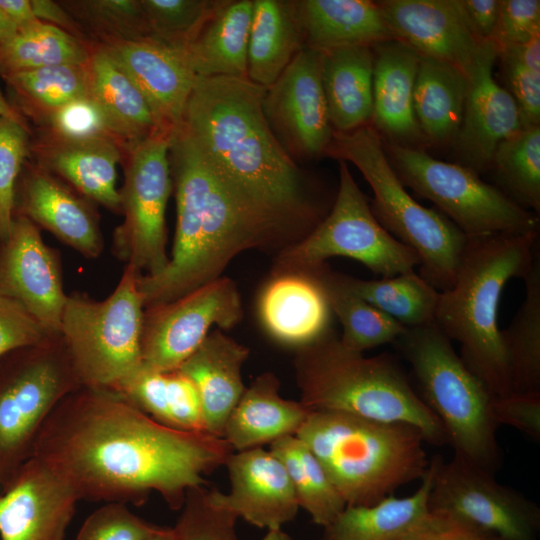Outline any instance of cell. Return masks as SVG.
Segmentation results:
<instances>
[{
    "mask_svg": "<svg viewBox=\"0 0 540 540\" xmlns=\"http://www.w3.org/2000/svg\"><path fill=\"white\" fill-rule=\"evenodd\" d=\"M233 452L222 437L170 428L114 390L82 386L50 413L32 457L80 500L141 506L156 492L178 511L187 491L206 485Z\"/></svg>",
    "mask_w": 540,
    "mask_h": 540,
    "instance_id": "1",
    "label": "cell"
},
{
    "mask_svg": "<svg viewBox=\"0 0 540 540\" xmlns=\"http://www.w3.org/2000/svg\"><path fill=\"white\" fill-rule=\"evenodd\" d=\"M169 161L176 199V230L166 268L140 276L144 307L165 304L221 277L249 249H282L316 226L268 207L222 175L177 128Z\"/></svg>",
    "mask_w": 540,
    "mask_h": 540,
    "instance_id": "2",
    "label": "cell"
},
{
    "mask_svg": "<svg viewBox=\"0 0 540 540\" xmlns=\"http://www.w3.org/2000/svg\"><path fill=\"white\" fill-rule=\"evenodd\" d=\"M265 91L247 77H198L178 128L247 195L317 225L324 217L265 117Z\"/></svg>",
    "mask_w": 540,
    "mask_h": 540,
    "instance_id": "3",
    "label": "cell"
},
{
    "mask_svg": "<svg viewBox=\"0 0 540 540\" xmlns=\"http://www.w3.org/2000/svg\"><path fill=\"white\" fill-rule=\"evenodd\" d=\"M539 233L468 238L453 285L439 292L434 323L460 345V358L494 396L511 392L498 310L512 278H524Z\"/></svg>",
    "mask_w": 540,
    "mask_h": 540,
    "instance_id": "4",
    "label": "cell"
},
{
    "mask_svg": "<svg viewBox=\"0 0 540 540\" xmlns=\"http://www.w3.org/2000/svg\"><path fill=\"white\" fill-rule=\"evenodd\" d=\"M294 371L299 401L311 411L403 422L420 429L429 444L446 443L440 421L388 354L365 357L331 330L296 349Z\"/></svg>",
    "mask_w": 540,
    "mask_h": 540,
    "instance_id": "5",
    "label": "cell"
},
{
    "mask_svg": "<svg viewBox=\"0 0 540 540\" xmlns=\"http://www.w3.org/2000/svg\"><path fill=\"white\" fill-rule=\"evenodd\" d=\"M324 467L346 506H369L422 479L430 460L417 427L311 411L296 434Z\"/></svg>",
    "mask_w": 540,
    "mask_h": 540,
    "instance_id": "6",
    "label": "cell"
},
{
    "mask_svg": "<svg viewBox=\"0 0 540 540\" xmlns=\"http://www.w3.org/2000/svg\"><path fill=\"white\" fill-rule=\"evenodd\" d=\"M409 362L419 396L440 421L454 455L493 475L502 463L493 394L435 325L406 328L394 342Z\"/></svg>",
    "mask_w": 540,
    "mask_h": 540,
    "instance_id": "7",
    "label": "cell"
},
{
    "mask_svg": "<svg viewBox=\"0 0 540 540\" xmlns=\"http://www.w3.org/2000/svg\"><path fill=\"white\" fill-rule=\"evenodd\" d=\"M353 164L373 191L370 205L377 221L395 239L413 249L420 260V276L441 291L450 288L458 273L468 237L445 215L419 204L393 170L383 139L368 124L335 132L326 152Z\"/></svg>",
    "mask_w": 540,
    "mask_h": 540,
    "instance_id": "8",
    "label": "cell"
},
{
    "mask_svg": "<svg viewBox=\"0 0 540 540\" xmlns=\"http://www.w3.org/2000/svg\"><path fill=\"white\" fill-rule=\"evenodd\" d=\"M140 276L125 266L116 288L101 301L68 295L60 336L81 386L116 390L142 368Z\"/></svg>",
    "mask_w": 540,
    "mask_h": 540,
    "instance_id": "9",
    "label": "cell"
},
{
    "mask_svg": "<svg viewBox=\"0 0 540 540\" xmlns=\"http://www.w3.org/2000/svg\"><path fill=\"white\" fill-rule=\"evenodd\" d=\"M80 387L60 335L0 357V494L32 457L50 413Z\"/></svg>",
    "mask_w": 540,
    "mask_h": 540,
    "instance_id": "10",
    "label": "cell"
},
{
    "mask_svg": "<svg viewBox=\"0 0 540 540\" xmlns=\"http://www.w3.org/2000/svg\"><path fill=\"white\" fill-rule=\"evenodd\" d=\"M383 144L400 182L433 202L468 238L539 233L538 214L515 203L469 167L438 160L418 146L385 140Z\"/></svg>",
    "mask_w": 540,
    "mask_h": 540,
    "instance_id": "11",
    "label": "cell"
},
{
    "mask_svg": "<svg viewBox=\"0 0 540 540\" xmlns=\"http://www.w3.org/2000/svg\"><path fill=\"white\" fill-rule=\"evenodd\" d=\"M336 256L354 259L382 278L414 271L420 264L416 252L377 221L344 161H339L330 212L304 238L279 251L273 272L309 271Z\"/></svg>",
    "mask_w": 540,
    "mask_h": 540,
    "instance_id": "12",
    "label": "cell"
},
{
    "mask_svg": "<svg viewBox=\"0 0 540 540\" xmlns=\"http://www.w3.org/2000/svg\"><path fill=\"white\" fill-rule=\"evenodd\" d=\"M171 134L157 131L130 146L120 192L124 220L113 234V253L141 276L160 274L166 252V208L172 191L169 161Z\"/></svg>",
    "mask_w": 540,
    "mask_h": 540,
    "instance_id": "13",
    "label": "cell"
},
{
    "mask_svg": "<svg viewBox=\"0 0 540 540\" xmlns=\"http://www.w3.org/2000/svg\"><path fill=\"white\" fill-rule=\"evenodd\" d=\"M428 508L449 512L481 533L501 540H536L540 509L494 475L456 456L430 461Z\"/></svg>",
    "mask_w": 540,
    "mask_h": 540,
    "instance_id": "14",
    "label": "cell"
},
{
    "mask_svg": "<svg viewBox=\"0 0 540 540\" xmlns=\"http://www.w3.org/2000/svg\"><path fill=\"white\" fill-rule=\"evenodd\" d=\"M236 283L219 277L180 298L145 308L141 335L144 368L177 370L216 325L228 330L241 320Z\"/></svg>",
    "mask_w": 540,
    "mask_h": 540,
    "instance_id": "15",
    "label": "cell"
},
{
    "mask_svg": "<svg viewBox=\"0 0 540 540\" xmlns=\"http://www.w3.org/2000/svg\"><path fill=\"white\" fill-rule=\"evenodd\" d=\"M322 52L304 47L263 97L265 117L286 151L326 155L334 130L321 80Z\"/></svg>",
    "mask_w": 540,
    "mask_h": 540,
    "instance_id": "16",
    "label": "cell"
},
{
    "mask_svg": "<svg viewBox=\"0 0 540 540\" xmlns=\"http://www.w3.org/2000/svg\"><path fill=\"white\" fill-rule=\"evenodd\" d=\"M0 295L19 303L49 333L60 335L68 295L59 252L42 239L40 228L14 214L0 245Z\"/></svg>",
    "mask_w": 540,
    "mask_h": 540,
    "instance_id": "17",
    "label": "cell"
},
{
    "mask_svg": "<svg viewBox=\"0 0 540 540\" xmlns=\"http://www.w3.org/2000/svg\"><path fill=\"white\" fill-rule=\"evenodd\" d=\"M498 50L483 42L467 74L461 125L454 140L460 164L481 173L491 170L498 145L523 128L516 102L494 77Z\"/></svg>",
    "mask_w": 540,
    "mask_h": 540,
    "instance_id": "18",
    "label": "cell"
},
{
    "mask_svg": "<svg viewBox=\"0 0 540 540\" xmlns=\"http://www.w3.org/2000/svg\"><path fill=\"white\" fill-rule=\"evenodd\" d=\"M78 501L63 478L31 457L0 494V540H64Z\"/></svg>",
    "mask_w": 540,
    "mask_h": 540,
    "instance_id": "19",
    "label": "cell"
},
{
    "mask_svg": "<svg viewBox=\"0 0 540 540\" xmlns=\"http://www.w3.org/2000/svg\"><path fill=\"white\" fill-rule=\"evenodd\" d=\"M230 491L211 488L212 498L249 524L277 530L293 521L299 504L287 472L270 450L233 452L225 463Z\"/></svg>",
    "mask_w": 540,
    "mask_h": 540,
    "instance_id": "20",
    "label": "cell"
},
{
    "mask_svg": "<svg viewBox=\"0 0 540 540\" xmlns=\"http://www.w3.org/2000/svg\"><path fill=\"white\" fill-rule=\"evenodd\" d=\"M101 46L144 96L157 130L173 134L198 76L184 54L153 39L114 41Z\"/></svg>",
    "mask_w": 540,
    "mask_h": 540,
    "instance_id": "21",
    "label": "cell"
},
{
    "mask_svg": "<svg viewBox=\"0 0 540 540\" xmlns=\"http://www.w3.org/2000/svg\"><path fill=\"white\" fill-rule=\"evenodd\" d=\"M377 3L396 40L419 56L451 64L467 76L482 43L473 35L459 0Z\"/></svg>",
    "mask_w": 540,
    "mask_h": 540,
    "instance_id": "22",
    "label": "cell"
},
{
    "mask_svg": "<svg viewBox=\"0 0 540 540\" xmlns=\"http://www.w3.org/2000/svg\"><path fill=\"white\" fill-rule=\"evenodd\" d=\"M14 214L87 258H97L104 247L96 213L88 201L35 162L26 161L16 185Z\"/></svg>",
    "mask_w": 540,
    "mask_h": 540,
    "instance_id": "23",
    "label": "cell"
},
{
    "mask_svg": "<svg viewBox=\"0 0 540 540\" xmlns=\"http://www.w3.org/2000/svg\"><path fill=\"white\" fill-rule=\"evenodd\" d=\"M331 309L312 271L273 272L258 299V315L269 336L295 349L331 331Z\"/></svg>",
    "mask_w": 540,
    "mask_h": 540,
    "instance_id": "24",
    "label": "cell"
},
{
    "mask_svg": "<svg viewBox=\"0 0 540 540\" xmlns=\"http://www.w3.org/2000/svg\"><path fill=\"white\" fill-rule=\"evenodd\" d=\"M31 154L37 165L63 179L81 196L121 212L116 166L123 148L114 139L65 141L40 133L31 141Z\"/></svg>",
    "mask_w": 540,
    "mask_h": 540,
    "instance_id": "25",
    "label": "cell"
},
{
    "mask_svg": "<svg viewBox=\"0 0 540 540\" xmlns=\"http://www.w3.org/2000/svg\"><path fill=\"white\" fill-rule=\"evenodd\" d=\"M373 49V113L370 125L385 139L416 146L424 141L414 112L420 56L396 39Z\"/></svg>",
    "mask_w": 540,
    "mask_h": 540,
    "instance_id": "26",
    "label": "cell"
},
{
    "mask_svg": "<svg viewBox=\"0 0 540 540\" xmlns=\"http://www.w3.org/2000/svg\"><path fill=\"white\" fill-rule=\"evenodd\" d=\"M249 353L248 347L217 329L178 368L196 388L206 432L223 438L229 414L246 388L242 367Z\"/></svg>",
    "mask_w": 540,
    "mask_h": 540,
    "instance_id": "27",
    "label": "cell"
},
{
    "mask_svg": "<svg viewBox=\"0 0 540 540\" xmlns=\"http://www.w3.org/2000/svg\"><path fill=\"white\" fill-rule=\"evenodd\" d=\"M310 413L300 401L283 398L278 377L264 372L245 388L229 414L223 438L234 451L260 448L296 435Z\"/></svg>",
    "mask_w": 540,
    "mask_h": 540,
    "instance_id": "28",
    "label": "cell"
},
{
    "mask_svg": "<svg viewBox=\"0 0 540 540\" xmlns=\"http://www.w3.org/2000/svg\"><path fill=\"white\" fill-rule=\"evenodd\" d=\"M306 48L319 52L395 39L377 1L295 0Z\"/></svg>",
    "mask_w": 540,
    "mask_h": 540,
    "instance_id": "29",
    "label": "cell"
},
{
    "mask_svg": "<svg viewBox=\"0 0 540 540\" xmlns=\"http://www.w3.org/2000/svg\"><path fill=\"white\" fill-rule=\"evenodd\" d=\"M253 0H219L183 54L198 77H247Z\"/></svg>",
    "mask_w": 540,
    "mask_h": 540,
    "instance_id": "30",
    "label": "cell"
},
{
    "mask_svg": "<svg viewBox=\"0 0 540 540\" xmlns=\"http://www.w3.org/2000/svg\"><path fill=\"white\" fill-rule=\"evenodd\" d=\"M86 71L88 94L102 110L123 153L158 131L142 93L101 46H92Z\"/></svg>",
    "mask_w": 540,
    "mask_h": 540,
    "instance_id": "31",
    "label": "cell"
},
{
    "mask_svg": "<svg viewBox=\"0 0 540 540\" xmlns=\"http://www.w3.org/2000/svg\"><path fill=\"white\" fill-rule=\"evenodd\" d=\"M321 80L335 132H348L371 123L372 47L350 46L322 52Z\"/></svg>",
    "mask_w": 540,
    "mask_h": 540,
    "instance_id": "32",
    "label": "cell"
},
{
    "mask_svg": "<svg viewBox=\"0 0 540 540\" xmlns=\"http://www.w3.org/2000/svg\"><path fill=\"white\" fill-rule=\"evenodd\" d=\"M305 47L295 0H253L247 78L270 87Z\"/></svg>",
    "mask_w": 540,
    "mask_h": 540,
    "instance_id": "33",
    "label": "cell"
},
{
    "mask_svg": "<svg viewBox=\"0 0 540 540\" xmlns=\"http://www.w3.org/2000/svg\"><path fill=\"white\" fill-rule=\"evenodd\" d=\"M466 74L459 68L421 57L414 87V112L424 141L454 142L467 95Z\"/></svg>",
    "mask_w": 540,
    "mask_h": 540,
    "instance_id": "34",
    "label": "cell"
},
{
    "mask_svg": "<svg viewBox=\"0 0 540 540\" xmlns=\"http://www.w3.org/2000/svg\"><path fill=\"white\" fill-rule=\"evenodd\" d=\"M114 391L165 426L182 431H205L196 388L178 369L158 371L142 366Z\"/></svg>",
    "mask_w": 540,
    "mask_h": 540,
    "instance_id": "35",
    "label": "cell"
},
{
    "mask_svg": "<svg viewBox=\"0 0 540 540\" xmlns=\"http://www.w3.org/2000/svg\"><path fill=\"white\" fill-rule=\"evenodd\" d=\"M430 465L416 492L406 497L388 496L369 506H346L319 540H396L428 509Z\"/></svg>",
    "mask_w": 540,
    "mask_h": 540,
    "instance_id": "36",
    "label": "cell"
},
{
    "mask_svg": "<svg viewBox=\"0 0 540 540\" xmlns=\"http://www.w3.org/2000/svg\"><path fill=\"white\" fill-rule=\"evenodd\" d=\"M319 281L331 312L342 325L341 344L363 353L374 347L394 343L405 327L357 295L345 282L343 274L332 271L326 263L309 270Z\"/></svg>",
    "mask_w": 540,
    "mask_h": 540,
    "instance_id": "37",
    "label": "cell"
},
{
    "mask_svg": "<svg viewBox=\"0 0 540 540\" xmlns=\"http://www.w3.org/2000/svg\"><path fill=\"white\" fill-rule=\"evenodd\" d=\"M525 297L502 331L511 392L540 393V250L523 278Z\"/></svg>",
    "mask_w": 540,
    "mask_h": 540,
    "instance_id": "38",
    "label": "cell"
},
{
    "mask_svg": "<svg viewBox=\"0 0 540 540\" xmlns=\"http://www.w3.org/2000/svg\"><path fill=\"white\" fill-rule=\"evenodd\" d=\"M284 466L300 508L322 527L333 521L346 503L328 477L324 467L296 435L270 444L269 449Z\"/></svg>",
    "mask_w": 540,
    "mask_h": 540,
    "instance_id": "39",
    "label": "cell"
},
{
    "mask_svg": "<svg viewBox=\"0 0 540 540\" xmlns=\"http://www.w3.org/2000/svg\"><path fill=\"white\" fill-rule=\"evenodd\" d=\"M13 106L40 126L71 100L88 94L85 65H59L2 76Z\"/></svg>",
    "mask_w": 540,
    "mask_h": 540,
    "instance_id": "40",
    "label": "cell"
},
{
    "mask_svg": "<svg viewBox=\"0 0 540 540\" xmlns=\"http://www.w3.org/2000/svg\"><path fill=\"white\" fill-rule=\"evenodd\" d=\"M343 277L357 295L405 328L434 322L439 291L414 271L376 280Z\"/></svg>",
    "mask_w": 540,
    "mask_h": 540,
    "instance_id": "41",
    "label": "cell"
},
{
    "mask_svg": "<svg viewBox=\"0 0 540 540\" xmlns=\"http://www.w3.org/2000/svg\"><path fill=\"white\" fill-rule=\"evenodd\" d=\"M92 46L39 22L18 31L0 47V77L51 66L85 65Z\"/></svg>",
    "mask_w": 540,
    "mask_h": 540,
    "instance_id": "42",
    "label": "cell"
},
{
    "mask_svg": "<svg viewBox=\"0 0 540 540\" xmlns=\"http://www.w3.org/2000/svg\"><path fill=\"white\" fill-rule=\"evenodd\" d=\"M501 191L531 212H540V125L523 127L497 147L491 165Z\"/></svg>",
    "mask_w": 540,
    "mask_h": 540,
    "instance_id": "43",
    "label": "cell"
},
{
    "mask_svg": "<svg viewBox=\"0 0 540 540\" xmlns=\"http://www.w3.org/2000/svg\"><path fill=\"white\" fill-rule=\"evenodd\" d=\"M92 44L151 39L141 0L59 1Z\"/></svg>",
    "mask_w": 540,
    "mask_h": 540,
    "instance_id": "44",
    "label": "cell"
},
{
    "mask_svg": "<svg viewBox=\"0 0 540 540\" xmlns=\"http://www.w3.org/2000/svg\"><path fill=\"white\" fill-rule=\"evenodd\" d=\"M219 0H141L151 39L183 53Z\"/></svg>",
    "mask_w": 540,
    "mask_h": 540,
    "instance_id": "45",
    "label": "cell"
},
{
    "mask_svg": "<svg viewBox=\"0 0 540 540\" xmlns=\"http://www.w3.org/2000/svg\"><path fill=\"white\" fill-rule=\"evenodd\" d=\"M497 60L523 127L540 125V36L500 51Z\"/></svg>",
    "mask_w": 540,
    "mask_h": 540,
    "instance_id": "46",
    "label": "cell"
},
{
    "mask_svg": "<svg viewBox=\"0 0 540 540\" xmlns=\"http://www.w3.org/2000/svg\"><path fill=\"white\" fill-rule=\"evenodd\" d=\"M180 511L173 540H239L237 516L215 502L205 485L187 491Z\"/></svg>",
    "mask_w": 540,
    "mask_h": 540,
    "instance_id": "47",
    "label": "cell"
},
{
    "mask_svg": "<svg viewBox=\"0 0 540 540\" xmlns=\"http://www.w3.org/2000/svg\"><path fill=\"white\" fill-rule=\"evenodd\" d=\"M29 127L0 116V239H7L15 208L16 185L30 155Z\"/></svg>",
    "mask_w": 540,
    "mask_h": 540,
    "instance_id": "48",
    "label": "cell"
},
{
    "mask_svg": "<svg viewBox=\"0 0 540 540\" xmlns=\"http://www.w3.org/2000/svg\"><path fill=\"white\" fill-rule=\"evenodd\" d=\"M40 133L65 141L98 138L117 141L102 110L89 94L75 98L55 111L41 125Z\"/></svg>",
    "mask_w": 540,
    "mask_h": 540,
    "instance_id": "49",
    "label": "cell"
},
{
    "mask_svg": "<svg viewBox=\"0 0 540 540\" xmlns=\"http://www.w3.org/2000/svg\"><path fill=\"white\" fill-rule=\"evenodd\" d=\"M163 528L135 515L127 504L108 502L86 518L75 540H149Z\"/></svg>",
    "mask_w": 540,
    "mask_h": 540,
    "instance_id": "50",
    "label": "cell"
},
{
    "mask_svg": "<svg viewBox=\"0 0 540 540\" xmlns=\"http://www.w3.org/2000/svg\"><path fill=\"white\" fill-rule=\"evenodd\" d=\"M540 36L539 0H501L495 29L489 39L498 53Z\"/></svg>",
    "mask_w": 540,
    "mask_h": 540,
    "instance_id": "51",
    "label": "cell"
},
{
    "mask_svg": "<svg viewBox=\"0 0 540 540\" xmlns=\"http://www.w3.org/2000/svg\"><path fill=\"white\" fill-rule=\"evenodd\" d=\"M56 337L49 333L19 303L0 295V357Z\"/></svg>",
    "mask_w": 540,
    "mask_h": 540,
    "instance_id": "52",
    "label": "cell"
},
{
    "mask_svg": "<svg viewBox=\"0 0 540 540\" xmlns=\"http://www.w3.org/2000/svg\"><path fill=\"white\" fill-rule=\"evenodd\" d=\"M491 411L497 426L506 425L534 441L540 440V393L493 396Z\"/></svg>",
    "mask_w": 540,
    "mask_h": 540,
    "instance_id": "53",
    "label": "cell"
},
{
    "mask_svg": "<svg viewBox=\"0 0 540 540\" xmlns=\"http://www.w3.org/2000/svg\"><path fill=\"white\" fill-rule=\"evenodd\" d=\"M449 512L428 508L396 540H492Z\"/></svg>",
    "mask_w": 540,
    "mask_h": 540,
    "instance_id": "54",
    "label": "cell"
},
{
    "mask_svg": "<svg viewBox=\"0 0 540 540\" xmlns=\"http://www.w3.org/2000/svg\"><path fill=\"white\" fill-rule=\"evenodd\" d=\"M466 21L476 39L489 41L500 11L501 0H459Z\"/></svg>",
    "mask_w": 540,
    "mask_h": 540,
    "instance_id": "55",
    "label": "cell"
},
{
    "mask_svg": "<svg viewBox=\"0 0 540 540\" xmlns=\"http://www.w3.org/2000/svg\"><path fill=\"white\" fill-rule=\"evenodd\" d=\"M31 5L39 21L55 26L88 45H94L80 24L59 1L31 0Z\"/></svg>",
    "mask_w": 540,
    "mask_h": 540,
    "instance_id": "56",
    "label": "cell"
},
{
    "mask_svg": "<svg viewBox=\"0 0 540 540\" xmlns=\"http://www.w3.org/2000/svg\"><path fill=\"white\" fill-rule=\"evenodd\" d=\"M0 9L14 24L17 32L41 22L33 12L31 0H0Z\"/></svg>",
    "mask_w": 540,
    "mask_h": 540,
    "instance_id": "57",
    "label": "cell"
},
{
    "mask_svg": "<svg viewBox=\"0 0 540 540\" xmlns=\"http://www.w3.org/2000/svg\"><path fill=\"white\" fill-rule=\"evenodd\" d=\"M0 116L9 118L26 127H29L26 121V118L4 96L1 86H0Z\"/></svg>",
    "mask_w": 540,
    "mask_h": 540,
    "instance_id": "58",
    "label": "cell"
},
{
    "mask_svg": "<svg viewBox=\"0 0 540 540\" xmlns=\"http://www.w3.org/2000/svg\"><path fill=\"white\" fill-rule=\"evenodd\" d=\"M16 33V27L0 9V47L12 39Z\"/></svg>",
    "mask_w": 540,
    "mask_h": 540,
    "instance_id": "59",
    "label": "cell"
},
{
    "mask_svg": "<svg viewBox=\"0 0 540 540\" xmlns=\"http://www.w3.org/2000/svg\"><path fill=\"white\" fill-rule=\"evenodd\" d=\"M262 540H292V538L282 529L267 531Z\"/></svg>",
    "mask_w": 540,
    "mask_h": 540,
    "instance_id": "60",
    "label": "cell"
},
{
    "mask_svg": "<svg viewBox=\"0 0 540 540\" xmlns=\"http://www.w3.org/2000/svg\"><path fill=\"white\" fill-rule=\"evenodd\" d=\"M149 540H173L171 527H164L160 533Z\"/></svg>",
    "mask_w": 540,
    "mask_h": 540,
    "instance_id": "61",
    "label": "cell"
},
{
    "mask_svg": "<svg viewBox=\"0 0 540 540\" xmlns=\"http://www.w3.org/2000/svg\"><path fill=\"white\" fill-rule=\"evenodd\" d=\"M492 540H501V539H498V538H492Z\"/></svg>",
    "mask_w": 540,
    "mask_h": 540,
    "instance_id": "62",
    "label": "cell"
},
{
    "mask_svg": "<svg viewBox=\"0 0 540 540\" xmlns=\"http://www.w3.org/2000/svg\"><path fill=\"white\" fill-rule=\"evenodd\" d=\"M0 245H1V239H0Z\"/></svg>",
    "mask_w": 540,
    "mask_h": 540,
    "instance_id": "63",
    "label": "cell"
}]
</instances>
